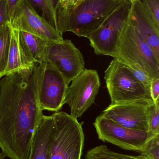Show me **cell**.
I'll return each instance as SVG.
<instances>
[{"instance_id":"4dcf8cb0","label":"cell","mask_w":159,"mask_h":159,"mask_svg":"<svg viewBox=\"0 0 159 159\" xmlns=\"http://www.w3.org/2000/svg\"><path fill=\"white\" fill-rule=\"evenodd\" d=\"M0 79H1V78H0Z\"/></svg>"},{"instance_id":"cb8c5ba5","label":"cell","mask_w":159,"mask_h":159,"mask_svg":"<svg viewBox=\"0 0 159 159\" xmlns=\"http://www.w3.org/2000/svg\"><path fill=\"white\" fill-rule=\"evenodd\" d=\"M84 0H62L59 3L57 11L71 10L74 9Z\"/></svg>"},{"instance_id":"f546056e","label":"cell","mask_w":159,"mask_h":159,"mask_svg":"<svg viewBox=\"0 0 159 159\" xmlns=\"http://www.w3.org/2000/svg\"><path fill=\"white\" fill-rule=\"evenodd\" d=\"M62 1V0H58V2H59L58 3H59L60 2H61Z\"/></svg>"},{"instance_id":"ac0fdd59","label":"cell","mask_w":159,"mask_h":159,"mask_svg":"<svg viewBox=\"0 0 159 159\" xmlns=\"http://www.w3.org/2000/svg\"><path fill=\"white\" fill-rule=\"evenodd\" d=\"M11 35V22L0 26V78L7 66Z\"/></svg>"},{"instance_id":"e0dca14e","label":"cell","mask_w":159,"mask_h":159,"mask_svg":"<svg viewBox=\"0 0 159 159\" xmlns=\"http://www.w3.org/2000/svg\"><path fill=\"white\" fill-rule=\"evenodd\" d=\"M19 30L11 26V40L8 54V61L3 76L13 72L22 69L19 46Z\"/></svg>"},{"instance_id":"2e32d148","label":"cell","mask_w":159,"mask_h":159,"mask_svg":"<svg viewBox=\"0 0 159 159\" xmlns=\"http://www.w3.org/2000/svg\"><path fill=\"white\" fill-rule=\"evenodd\" d=\"M28 1L37 13L58 32L57 18V8L58 0Z\"/></svg>"},{"instance_id":"4316f807","label":"cell","mask_w":159,"mask_h":159,"mask_svg":"<svg viewBox=\"0 0 159 159\" xmlns=\"http://www.w3.org/2000/svg\"><path fill=\"white\" fill-rule=\"evenodd\" d=\"M19 1V0H7L11 20L13 17L14 12H15L16 5Z\"/></svg>"},{"instance_id":"83f0119b","label":"cell","mask_w":159,"mask_h":159,"mask_svg":"<svg viewBox=\"0 0 159 159\" xmlns=\"http://www.w3.org/2000/svg\"><path fill=\"white\" fill-rule=\"evenodd\" d=\"M5 157V156L3 155L2 153H0V159H4Z\"/></svg>"},{"instance_id":"d6986e66","label":"cell","mask_w":159,"mask_h":159,"mask_svg":"<svg viewBox=\"0 0 159 159\" xmlns=\"http://www.w3.org/2000/svg\"><path fill=\"white\" fill-rule=\"evenodd\" d=\"M86 159H145L139 155L130 156L115 152L104 145L97 146L88 150Z\"/></svg>"},{"instance_id":"277c9868","label":"cell","mask_w":159,"mask_h":159,"mask_svg":"<svg viewBox=\"0 0 159 159\" xmlns=\"http://www.w3.org/2000/svg\"><path fill=\"white\" fill-rule=\"evenodd\" d=\"M51 116L55 129L49 159H81L85 139L83 123L62 111Z\"/></svg>"},{"instance_id":"44dd1931","label":"cell","mask_w":159,"mask_h":159,"mask_svg":"<svg viewBox=\"0 0 159 159\" xmlns=\"http://www.w3.org/2000/svg\"><path fill=\"white\" fill-rule=\"evenodd\" d=\"M148 131L154 136L159 135V100L155 103L150 112Z\"/></svg>"},{"instance_id":"8fae6325","label":"cell","mask_w":159,"mask_h":159,"mask_svg":"<svg viewBox=\"0 0 159 159\" xmlns=\"http://www.w3.org/2000/svg\"><path fill=\"white\" fill-rule=\"evenodd\" d=\"M43 70L38 84V100L43 111L59 112L64 104L69 85L53 66L42 63Z\"/></svg>"},{"instance_id":"ffe728a7","label":"cell","mask_w":159,"mask_h":159,"mask_svg":"<svg viewBox=\"0 0 159 159\" xmlns=\"http://www.w3.org/2000/svg\"><path fill=\"white\" fill-rule=\"evenodd\" d=\"M140 154L145 159H159V135L151 139Z\"/></svg>"},{"instance_id":"603a6c76","label":"cell","mask_w":159,"mask_h":159,"mask_svg":"<svg viewBox=\"0 0 159 159\" xmlns=\"http://www.w3.org/2000/svg\"><path fill=\"white\" fill-rule=\"evenodd\" d=\"M11 22L7 0H0V26Z\"/></svg>"},{"instance_id":"7c38bea8","label":"cell","mask_w":159,"mask_h":159,"mask_svg":"<svg viewBox=\"0 0 159 159\" xmlns=\"http://www.w3.org/2000/svg\"><path fill=\"white\" fill-rule=\"evenodd\" d=\"M153 101H139L110 104L101 115L129 129L148 131Z\"/></svg>"},{"instance_id":"ba28073f","label":"cell","mask_w":159,"mask_h":159,"mask_svg":"<svg viewBox=\"0 0 159 159\" xmlns=\"http://www.w3.org/2000/svg\"><path fill=\"white\" fill-rule=\"evenodd\" d=\"M44 63L54 67L69 85L86 69L83 55L69 40L49 44L45 51Z\"/></svg>"},{"instance_id":"5bb4252c","label":"cell","mask_w":159,"mask_h":159,"mask_svg":"<svg viewBox=\"0 0 159 159\" xmlns=\"http://www.w3.org/2000/svg\"><path fill=\"white\" fill-rule=\"evenodd\" d=\"M18 41L22 69L44 63L46 48L49 43L22 31H19Z\"/></svg>"},{"instance_id":"484cf974","label":"cell","mask_w":159,"mask_h":159,"mask_svg":"<svg viewBox=\"0 0 159 159\" xmlns=\"http://www.w3.org/2000/svg\"><path fill=\"white\" fill-rule=\"evenodd\" d=\"M150 93L154 103L159 100V78L152 80L150 83Z\"/></svg>"},{"instance_id":"8992f818","label":"cell","mask_w":159,"mask_h":159,"mask_svg":"<svg viewBox=\"0 0 159 159\" xmlns=\"http://www.w3.org/2000/svg\"><path fill=\"white\" fill-rule=\"evenodd\" d=\"M98 138L124 150L141 153L154 136L148 131L125 128L101 115L93 123ZM158 136V135H157Z\"/></svg>"},{"instance_id":"3957f363","label":"cell","mask_w":159,"mask_h":159,"mask_svg":"<svg viewBox=\"0 0 159 159\" xmlns=\"http://www.w3.org/2000/svg\"><path fill=\"white\" fill-rule=\"evenodd\" d=\"M114 58L130 69L141 71L151 80L159 78V61L129 16L119 34Z\"/></svg>"},{"instance_id":"52a82bcc","label":"cell","mask_w":159,"mask_h":159,"mask_svg":"<svg viewBox=\"0 0 159 159\" xmlns=\"http://www.w3.org/2000/svg\"><path fill=\"white\" fill-rule=\"evenodd\" d=\"M71 82L66 91L64 104L69 105L71 116L77 119L95 102L101 80L97 71L85 69Z\"/></svg>"},{"instance_id":"d4e9b609","label":"cell","mask_w":159,"mask_h":159,"mask_svg":"<svg viewBox=\"0 0 159 159\" xmlns=\"http://www.w3.org/2000/svg\"><path fill=\"white\" fill-rule=\"evenodd\" d=\"M130 70L136 79L139 80L140 82H142L146 87L150 88V83L152 80L149 79L145 74L139 70H133L131 69H130Z\"/></svg>"},{"instance_id":"7402d4cb","label":"cell","mask_w":159,"mask_h":159,"mask_svg":"<svg viewBox=\"0 0 159 159\" xmlns=\"http://www.w3.org/2000/svg\"><path fill=\"white\" fill-rule=\"evenodd\" d=\"M142 2L156 24L159 27V0H143Z\"/></svg>"},{"instance_id":"9c48e42d","label":"cell","mask_w":159,"mask_h":159,"mask_svg":"<svg viewBox=\"0 0 159 159\" xmlns=\"http://www.w3.org/2000/svg\"><path fill=\"white\" fill-rule=\"evenodd\" d=\"M131 4L125 0L88 39L95 54L115 58L119 32L129 16Z\"/></svg>"},{"instance_id":"7a4b0ae2","label":"cell","mask_w":159,"mask_h":159,"mask_svg":"<svg viewBox=\"0 0 159 159\" xmlns=\"http://www.w3.org/2000/svg\"><path fill=\"white\" fill-rule=\"evenodd\" d=\"M125 0H84L74 9L57 12L58 31L88 38Z\"/></svg>"},{"instance_id":"f1b7e54d","label":"cell","mask_w":159,"mask_h":159,"mask_svg":"<svg viewBox=\"0 0 159 159\" xmlns=\"http://www.w3.org/2000/svg\"><path fill=\"white\" fill-rule=\"evenodd\" d=\"M131 4L135 2H137V1H139V0H128Z\"/></svg>"},{"instance_id":"30bf717a","label":"cell","mask_w":159,"mask_h":159,"mask_svg":"<svg viewBox=\"0 0 159 159\" xmlns=\"http://www.w3.org/2000/svg\"><path fill=\"white\" fill-rule=\"evenodd\" d=\"M11 24L14 29L31 34L49 43L63 40L62 34L39 15L28 0H19L18 2Z\"/></svg>"},{"instance_id":"9a60e30c","label":"cell","mask_w":159,"mask_h":159,"mask_svg":"<svg viewBox=\"0 0 159 159\" xmlns=\"http://www.w3.org/2000/svg\"><path fill=\"white\" fill-rule=\"evenodd\" d=\"M55 129L52 116L43 115L34 135L30 159H49Z\"/></svg>"},{"instance_id":"5b68a950","label":"cell","mask_w":159,"mask_h":159,"mask_svg":"<svg viewBox=\"0 0 159 159\" xmlns=\"http://www.w3.org/2000/svg\"><path fill=\"white\" fill-rule=\"evenodd\" d=\"M105 80L111 104L153 101L150 88L136 79L129 68L116 58L111 61L105 71Z\"/></svg>"},{"instance_id":"4fadbf2b","label":"cell","mask_w":159,"mask_h":159,"mask_svg":"<svg viewBox=\"0 0 159 159\" xmlns=\"http://www.w3.org/2000/svg\"><path fill=\"white\" fill-rule=\"evenodd\" d=\"M129 18L159 61V27L156 24L142 1L139 0L131 4Z\"/></svg>"},{"instance_id":"6da1fadb","label":"cell","mask_w":159,"mask_h":159,"mask_svg":"<svg viewBox=\"0 0 159 159\" xmlns=\"http://www.w3.org/2000/svg\"><path fill=\"white\" fill-rule=\"evenodd\" d=\"M42 64L0 79V148L11 159H30L33 139L43 116L38 100Z\"/></svg>"}]
</instances>
